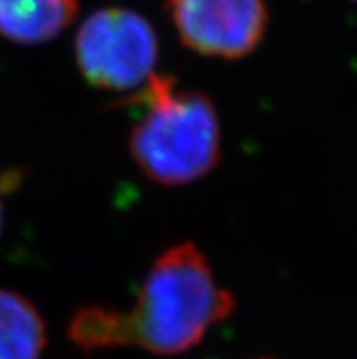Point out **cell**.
I'll return each mask as SVG.
<instances>
[{
  "mask_svg": "<svg viewBox=\"0 0 357 359\" xmlns=\"http://www.w3.org/2000/svg\"><path fill=\"white\" fill-rule=\"evenodd\" d=\"M237 301L215 281L208 259L194 243L159 255L128 312L131 345L157 355H177L199 345L210 328L230 319Z\"/></svg>",
  "mask_w": 357,
  "mask_h": 359,
  "instance_id": "obj_1",
  "label": "cell"
},
{
  "mask_svg": "<svg viewBox=\"0 0 357 359\" xmlns=\"http://www.w3.org/2000/svg\"><path fill=\"white\" fill-rule=\"evenodd\" d=\"M146 108L130 135L140 173L161 187H184L217 168L221 123L206 93L177 90L175 79L151 73L135 95Z\"/></svg>",
  "mask_w": 357,
  "mask_h": 359,
  "instance_id": "obj_2",
  "label": "cell"
},
{
  "mask_svg": "<svg viewBox=\"0 0 357 359\" xmlns=\"http://www.w3.org/2000/svg\"><path fill=\"white\" fill-rule=\"evenodd\" d=\"M157 57V33L133 9H99L82 22L75 36L82 77L100 90H137L151 77Z\"/></svg>",
  "mask_w": 357,
  "mask_h": 359,
  "instance_id": "obj_3",
  "label": "cell"
},
{
  "mask_svg": "<svg viewBox=\"0 0 357 359\" xmlns=\"http://www.w3.org/2000/svg\"><path fill=\"white\" fill-rule=\"evenodd\" d=\"M164 9L182 46L227 60L255 51L268 26L264 0H164Z\"/></svg>",
  "mask_w": 357,
  "mask_h": 359,
  "instance_id": "obj_4",
  "label": "cell"
},
{
  "mask_svg": "<svg viewBox=\"0 0 357 359\" xmlns=\"http://www.w3.org/2000/svg\"><path fill=\"white\" fill-rule=\"evenodd\" d=\"M79 9V0H0V36L42 44L72 26Z\"/></svg>",
  "mask_w": 357,
  "mask_h": 359,
  "instance_id": "obj_5",
  "label": "cell"
},
{
  "mask_svg": "<svg viewBox=\"0 0 357 359\" xmlns=\"http://www.w3.org/2000/svg\"><path fill=\"white\" fill-rule=\"evenodd\" d=\"M48 334L32 299L0 290V359H41Z\"/></svg>",
  "mask_w": 357,
  "mask_h": 359,
  "instance_id": "obj_6",
  "label": "cell"
},
{
  "mask_svg": "<svg viewBox=\"0 0 357 359\" xmlns=\"http://www.w3.org/2000/svg\"><path fill=\"white\" fill-rule=\"evenodd\" d=\"M68 337L82 352L131 345V328L128 312L100 305L81 306L73 312L68 325Z\"/></svg>",
  "mask_w": 357,
  "mask_h": 359,
  "instance_id": "obj_7",
  "label": "cell"
},
{
  "mask_svg": "<svg viewBox=\"0 0 357 359\" xmlns=\"http://www.w3.org/2000/svg\"><path fill=\"white\" fill-rule=\"evenodd\" d=\"M2 228H4V208H2V201H0V233H2Z\"/></svg>",
  "mask_w": 357,
  "mask_h": 359,
  "instance_id": "obj_8",
  "label": "cell"
},
{
  "mask_svg": "<svg viewBox=\"0 0 357 359\" xmlns=\"http://www.w3.org/2000/svg\"><path fill=\"white\" fill-rule=\"evenodd\" d=\"M262 359H274V358H262Z\"/></svg>",
  "mask_w": 357,
  "mask_h": 359,
  "instance_id": "obj_9",
  "label": "cell"
},
{
  "mask_svg": "<svg viewBox=\"0 0 357 359\" xmlns=\"http://www.w3.org/2000/svg\"><path fill=\"white\" fill-rule=\"evenodd\" d=\"M353 2H357V0H353Z\"/></svg>",
  "mask_w": 357,
  "mask_h": 359,
  "instance_id": "obj_10",
  "label": "cell"
}]
</instances>
